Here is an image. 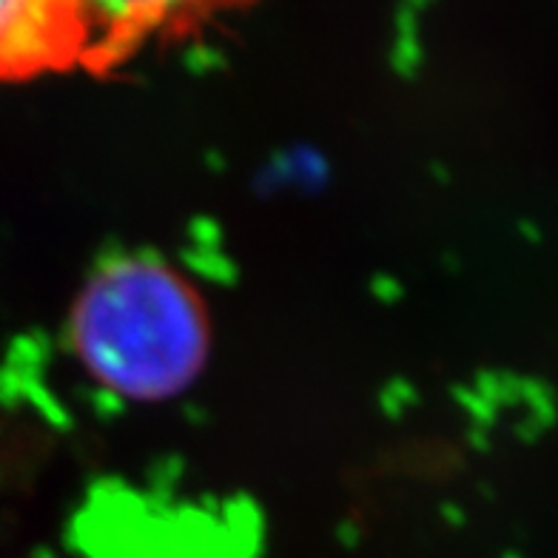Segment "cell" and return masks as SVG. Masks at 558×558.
Returning <instances> with one entry per match:
<instances>
[{
    "instance_id": "cell-1",
    "label": "cell",
    "mask_w": 558,
    "mask_h": 558,
    "mask_svg": "<svg viewBox=\"0 0 558 558\" xmlns=\"http://www.w3.org/2000/svg\"><path fill=\"white\" fill-rule=\"evenodd\" d=\"M83 356L114 388L162 393L185 383L203 353L192 296L171 274L125 268L97 279L81 308Z\"/></svg>"
},
{
    "instance_id": "cell-2",
    "label": "cell",
    "mask_w": 558,
    "mask_h": 558,
    "mask_svg": "<svg viewBox=\"0 0 558 558\" xmlns=\"http://www.w3.org/2000/svg\"><path fill=\"white\" fill-rule=\"evenodd\" d=\"M134 46L129 7H95L69 0L0 3V81L72 66H106Z\"/></svg>"
}]
</instances>
